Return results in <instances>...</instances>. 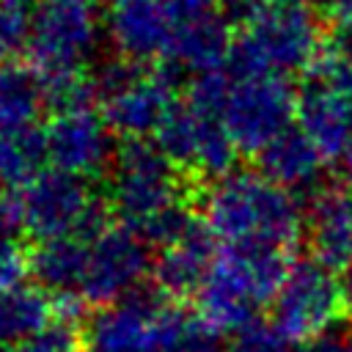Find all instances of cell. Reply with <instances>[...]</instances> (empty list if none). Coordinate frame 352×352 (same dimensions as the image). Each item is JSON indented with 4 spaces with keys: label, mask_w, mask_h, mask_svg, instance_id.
Returning a JSON list of instances; mask_svg holds the SVG:
<instances>
[{
    "label": "cell",
    "mask_w": 352,
    "mask_h": 352,
    "mask_svg": "<svg viewBox=\"0 0 352 352\" xmlns=\"http://www.w3.org/2000/svg\"><path fill=\"white\" fill-rule=\"evenodd\" d=\"M201 217L226 245H270L294 250L305 231L297 198L261 170H228L212 182L201 201Z\"/></svg>",
    "instance_id": "obj_1"
},
{
    "label": "cell",
    "mask_w": 352,
    "mask_h": 352,
    "mask_svg": "<svg viewBox=\"0 0 352 352\" xmlns=\"http://www.w3.org/2000/svg\"><path fill=\"white\" fill-rule=\"evenodd\" d=\"M322 25L316 14L294 3L258 6L231 47L236 74H292L316 63L322 52Z\"/></svg>",
    "instance_id": "obj_2"
},
{
    "label": "cell",
    "mask_w": 352,
    "mask_h": 352,
    "mask_svg": "<svg viewBox=\"0 0 352 352\" xmlns=\"http://www.w3.org/2000/svg\"><path fill=\"white\" fill-rule=\"evenodd\" d=\"M179 201L182 187L176 165L157 143L129 138V143L116 151L110 176V209L118 220L143 236L146 228Z\"/></svg>",
    "instance_id": "obj_3"
},
{
    "label": "cell",
    "mask_w": 352,
    "mask_h": 352,
    "mask_svg": "<svg viewBox=\"0 0 352 352\" xmlns=\"http://www.w3.org/2000/svg\"><path fill=\"white\" fill-rule=\"evenodd\" d=\"M102 102V116L113 132L126 138H148L165 124L173 99V77L165 72H146L135 60L118 58L104 63L94 80Z\"/></svg>",
    "instance_id": "obj_4"
},
{
    "label": "cell",
    "mask_w": 352,
    "mask_h": 352,
    "mask_svg": "<svg viewBox=\"0 0 352 352\" xmlns=\"http://www.w3.org/2000/svg\"><path fill=\"white\" fill-rule=\"evenodd\" d=\"M19 201L25 231L33 239H94L107 226V214L94 201L85 179L60 168L41 170L30 184L19 190Z\"/></svg>",
    "instance_id": "obj_5"
},
{
    "label": "cell",
    "mask_w": 352,
    "mask_h": 352,
    "mask_svg": "<svg viewBox=\"0 0 352 352\" xmlns=\"http://www.w3.org/2000/svg\"><path fill=\"white\" fill-rule=\"evenodd\" d=\"M346 314L341 280L322 261H292L275 300L272 324L289 344H311Z\"/></svg>",
    "instance_id": "obj_6"
},
{
    "label": "cell",
    "mask_w": 352,
    "mask_h": 352,
    "mask_svg": "<svg viewBox=\"0 0 352 352\" xmlns=\"http://www.w3.org/2000/svg\"><path fill=\"white\" fill-rule=\"evenodd\" d=\"M182 311L160 289L138 286L94 314L85 330V352H162Z\"/></svg>",
    "instance_id": "obj_7"
},
{
    "label": "cell",
    "mask_w": 352,
    "mask_h": 352,
    "mask_svg": "<svg viewBox=\"0 0 352 352\" xmlns=\"http://www.w3.org/2000/svg\"><path fill=\"white\" fill-rule=\"evenodd\" d=\"M99 19L85 0H38L28 38V55L36 74L58 77L82 72L96 52Z\"/></svg>",
    "instance_id": "obj_8"
},
{
    "label": "cell",
    "mask_w": 352,
    "mask_h": 352,
    "mask_svg": "<svg viewBox=\"0 0 352 352\" xmlns=\"http://www.w3.org/2000/svg\"><path fill=\"white\" fill-rule=\"evenodd\" d=\"M294 116L297 94L280 74H239L231 80L220 118L239 151L258 154L292 126Z\"/></svg>",
    "instance_id": "obj_9"
},
{
    "label": "cell",
    "mask_w": 352,
    "mask_h": 352,
    "mask_svg": "<svg viewBox=\"0 0 352 352\" xmlns=\"http://www.w3.org/2000/svg\"><path fill=\"white\" fill-rule=\"evenodd\" d=\"M154 258L148 242L129 226H104L88 239L85 275L80 280V297L88 305H110L140 286L151 275Z\"/></svg>",
    "instance_id": "obj_10"
},
{
    "label": "cell",
    "mask_w": 352,
    "mask_h": 352,
    "mask_svg": "<svg viewBox=\"0 0 352 352\" xmlns=\"http://www.w3.org/2000/svg\"><path fill=\"white\" fill-rule=\"evenodd\" d=\"M157 146L182 170H195L206 179H220L231 170L236 143L223 118L198 113L190 104H176L157 129Z\"/></svg>",
    "instance_id": "obj_11"
},
{
    "label": "cell",
    "mask_w": 352,
    "mask_h": 352,
    "mask_svg": "<svg viewBox=\"0 0 352 352\" xmlns=\"http://www.w3.org/2000/svg\"><path fill=\"white\" fill-rule=\"evenodd\" d=\"M47 132V151L50 162L74 176H99L116 160L113 151V129L102 113L91 104L58 110L50 121Z\"/></svg>",
    "instance_id": "obj_12"
},
{
    "label": "cell",
    "mask_w": 352,
    "mask_h": 352,
    "mask_svg": "<svg viewBox=\"0 0 352 352\" xmlns=\"http://www.w3.org/2000/svg\"><path fill=\"white\" fill-rule=\"evenodd\" d=\"M176 0H110L107 33L126 60L165 58L179 30Z\"/></svg>",
    "instance_id": "obj_13"
},
{
    "label": "cell",
    "mask_w": 352,
    "mask_h": 352,
    "mask_svg": "<svg viewBox=\"0 0 352 352\" xmlns=\"http://www.w3.org/2000/svg\"><path fill=\"white\" fill-rule=\"evenodd\" d=\"M297 124L324 160H341L352 148V99L316 74L297 94Z\"/></svg>",
    "instance_id": "obj_14"
},
{
    "label": "cell",
    "mask_w": 352,
    "mask_h": 352,
    "mask_svg": "<svg viewBox=\"0 0 352 352\" xmlns=\"http://www.w3.org/2000/svg\"><path fill=\"white\" fill-rule=\"evenodd\" d=\"M214 256H217L214 234L206 228L204 217H198V223L179 242L165 245L154 258L151 267L154 286L170 300L192 297L204 286Z\"/></svg>",
    "instance_id": "obj_15"
},
{
    "label": "cell",
    "mask_w": 352,
    "mask_h": 352,
    "mask_svg": "<svg viewBox=\"0 0 352 352\" xmlns=\"http://www.w3.org/2000/svg\"><path fill=\"white\" fill-rule=\"evenodd\" d=\"M311 256L330 270L352 261V192L346 187H322L305 212Z\"/></svg>",
    "instance_id": "obj_16"
},
{
    "label": "cell",
    "mask_w": 352,
    "mask_h": 352,
    "mask_svg": "<svg viewBox=\"0 0 352 352\" xmlns=\"http://www.w3.org/2000/svg\"><path fill=\"white\" fill-rule=\"evenodd\" d=\"M231 33H228V16L226 11H212L184 28L173 36L170 50L165 52V74H201L220 69L226 58H231Z\"/></svg>",
    "instance_id": "obj_17"
},
{
    "label": "cell",
    "mask_w": 352,
    "mask_h": 352,
    "mask_svg": "<svg viewBox=\"0 0 352 352\" xmlns=\"http://www.w3.org/2000/svg\"><path fill=\"white\" fill-rule=\"evenodd\" d=\"M256 157H258V170L286 190L314 184L322 170V160H324L316 143L300 126L283 129Z\"/></svg>",
    "instance_id": "obj_18"
},
{
    "label": "cell",
    "mask_w": 352,
    "mask_h": 352,
    "mask_svg": "<svg viewBox=\"0 0 352 352\" xmlns=\"http://www.w3.org/2000/svg\"><path fill=\"white\" fill-rule=\"evenodd\" d=\"M85 261H88V239L80 236L38 239L36 248L28 253L30 275L50 294L77 292L85 275Z\"/></svg>",
    "instance_id": "obj_19"
},
{
    "label": "cell",
    "mask_w": 352,
    "mask_h": 352,
    "mask_svg": "<svg viewBox=\"0 0 352 352\" xmlns=\"http://www.w3.org/2000/svg\"><path fill=\"white\" fill-rule=\"evenodd\" d=\"M55 319V297L44 286L16 283L0 292V346H14Z\"/></svg>",
    "instance_id": "obj_20"
},
{
    "label": "cell",
    "mask_w": 352,
    "mask_h": 352,
    "mask_svg": "<svg viewBox=\"0 0 352 352\" xmlns=\"http://www.w3.org/2000/svg\"><path fill=\"white\" fill-rule=\"evenodd\" d=\"M47 94L36 69L19 63H0V132L33 126Z\"/></svg>",
    "instance_id": "obj_21"
},
{
    "label": "cell",
    "mask_w": 352,
    "mask_h": 352,
    "mask_svg": "<svg viewBox=\"0 0 352 352\" xmlns=\"http://www.w3.org/2000/svg\"><path fill=\"white\" fill-rule=\"evenodd\" d=\"M50 160L47 132L33 126L0 132V184L3 187H25L30 184Z\"/></svg>",
    "instance_id": "obj_22"
},
{
    "label": "cell",
    "mask_w": 352,
    "mask_h": 352,
    "mask_svg": "<svg viewBox=\"0 0 352 352\" xmlns=\"http://www.w3.org/2000/svg\"><path fill=\"white\" fill-rule=\"evenodd\" d=\"M319 80L352 99V28H336L322 44L316 63L311 66Z\"/></svg>",
    "instance_id": "obj_23"
},
{
    "label": "cell",
    "mask_w": 352,
    "mask_h": 352,
    "mask_svg": "<svg viewBox=\"0 0 352 352\" xmlns=\"http://www.w3.org/2000/svg\"><path fill=\"white\" fill-rule=\"evenodd\" d=\"M162 352H223V333L201 314L182 311Z\"/></svg>",
    "instance_id": "obj_24"
},
{
    "label": "cell",
    "mask_w": 352,
    "mask_h": 352,
    "mask_svg": "<svg viewBox=\"0 0 352 352\" xmlns=\"http://www.w3.org/2000/svg\"><path fill=\"white\" fill-rule=\"evenodd\" d=\"M8 352H85V333L77 330V322L55 316L44 330L14 344Z\"/></svg>",
    "instance_id": "obj_25"
},
{
    "label": "cell",
    "mask_w": 352,
    "mask_h": 352,
    "mask_svg": "<svg viewBox=\"0 0 352 352\" xmlns=\"http://www.w3.org/2000/svg\"><path fill=\"white\" fill-rule=\"evenodd\" d=\"M33 0H0V55L8 58L28 47L33 25Z\"/></svg>",
    "instance_id": "obj_26"
},
{
    "label": "cell",
    "mask_w": 352,
    "mask_h": 352,
    "mask_svg": "<svg viewBox=\"0 0 352 352\" xmlns=\"http://www.w3.org/2000/svg\"><path fill=\"white\" fill-rule=\"evenodd\" d=\"M231 352H289V341L278 333L275 324L256 319L239 333H234Z\"/></svg>",
    "instance_id": "obj_27"
},
{
    "label": "cell",
    "mask_w": 352,
    "mask_h": 352,
    "mask_svg": "<svg viewBox=\"0 0 352 352\" xmlns=\"http://www.w3.org/2000/svg\"><path fill=\"white\" fill-rule=\"evenodd\" d=\"M28 272H30L28 256H25V250L19 248V242H16V239L0 242V292H3V289H11V286H16V283H22Z\"/></svg>",
    "instance_id": "obj_28"
},
{
    "label": "cell",
    "mask_w": 352,
    "mask_h": 352,
    "mask_svg": "<svg viewBox=\"0 0 352 352\" xmlns=\"http://www.w3.org/2000/svg\"><path fill=\"white\" fill-rule=\"evenodd\" d=\"M305 349L308 352H352V324H344V322L333 324L319 338H314Z\"/></svg>",
    "instance_id": "obj_29"
},
{
    "label": "cell",
    "mask_w": 352,
    "mask_h": 352,
    "mask_svg": "<svg viewBox=\"0 0 352 352\" xmlns=\"http://www.w3.org/2000/svg\"><path fill=\"white\" fill-rule=\"evenodd\" d=\"M324 6L338 28H352V0H327Z\"/></svg>",
    "instance_id": "obj_30"
},
{
    "label": "cell",
    "mask_w": 352,
    "mask_h": 352,
    "mask_svg": "<svg viewBox=\"0 0 352 352\" xmlns=\"http://www.w3.org/2000/svg\"><path fill=\"white\" fill-rule=\"evenodd\" d=\"M341 294H344L346 311H352V261L341 270Z\"/></svg>",
    "instance_id": "obj_31"
},
{
    "label": "cell",
    "mask_w": 352,
    "mask_h": 352,
    "mask_svg": "<svg viewBox=\"0 0 352 352\" xmlns=\"http://www.w3.org/2000/svg\"><path fill=\"white\" fill-rule=\"evenodd\" d=\"M341 179H344V187L352 192V148L341 157Z\"/></svg>",
    "instance_id": "obj_32"
},
{
    "label": "cell",
    "mask_w": 352,
    "mask_h": 352,
    "mask_svg": "<svg viewBox=\"0 0 352 352\" xmlns=\"http://www.w3.org/2000/svg\"><path fill=\"white\" fill-rule=\"evenodd\" d=\"M258 6H267V3H294V0H256Z\"/></svg>",
    "instance_id": "obj_33"
},
{
    "label": "cell",
    "mask_w": 352,
    "mask_h": 352,
    "mask_svg": "<svg viewBox=\"0 0 352 352\" xmlns=\"http://www.w3.org/2000/svg\"><path fill=\"white\" fill-rule=\"evenodd\" d=\"M3 198H6V192H3V184H0V201H3Z\"/></svg>",
    "instance_id": "obj_34"
},
{
    "label": "cell",
    "mask_w": 352,
    "mask_h": 352,
    "mask_svg": "<svg viewBox=\"0 0 352 352\" xmlns=\"http://www.w3.org/2000/svg\"><path fill=\"white\" fill-rule=\"evenodd\" d=\"M3 60H6V58H3V55H0V63H3Z\"/></svg>",
    "instance_id": "obj_35"
},
{
    "label": "cell",
    "mask_w": 352,
    "mask_h": 352,
    "mask_svg": "<svg viewBox=\"0 0 352 352\" xmlns=\"http://www.w3.org/2000/svg\"><path fill=\"white\" fill-rule=\"evenodd\" d=\"M85 3H96V0H85Z\"/></svg>",
    "instance_id": "obj_36"
},
{
    "label": "cell",
    "mask_w": 352,
    "mask_h": 352,
    "mask_svg": "<svg viewBox=\"0 0 352 352\" xmlns=\"http://www.w3.org/2000/svg\"><path fill=\"white\" fill-rule=\"evenodd\" d=\"M300 352H308V349H300Z\"/></svg>",
    "instance_id": "obj_37"
}]
</instances>
